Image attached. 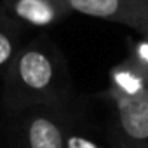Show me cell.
<instances>
[{
    "label": "cell",
    "mask_w": 148,
    "mask_h": 148,
    "mask_svg": "<svg viewBox=\"0 0 148 148\" xmlns=\"http://www.w3.org/2000/svg\"><path fill=\"white\" fill-rule=\"evenodd\" d=\"M2 101L7 112L33 105L70 106L75 101L70 64L45 32L26 40L4 73Z\"/></svg>",
    "instance_id": "1"
},
{
    "label": "cell",
    "mask_w": 148,
    "mask_h": 148,
    "mask_svg": "<svg viewBox=\"0 0 148 148\" xmlns=\"http://www.w3.org/2000/svg\"><path fill=\"white\" fill-rule=\"evenodd\" d=\"M73 106L75 101L70 106L33 105L9 112L21 148H66Z\"/></svg>",
    "instance_id": "2"
},
{
    "label": "cell",
    "mask_w": 148,
    "mask_h": 148,
    "mask_svg": "<svg viewBox=\"0 0 148 148\" xmlns=\"http://www.w3.org/2000/svg\"><path fill=\"white\" fill-rule=\"evenodd\" d=\"M113 106L115 148H148V91L136 98H105Z\"/></svg>",
    "instance_id": "3"
},
{
    "label": "cell",
    "mask_w": 148,
    "mask_h": 148,
    "mask_svg": "<svg viewBox=\"0 0 148 148\" xmlns=\"http://www.w3.org/2000/svg\"><path fill=\"white\" fill-rule=\"evenodd\" d=\"M70 12L103 19L148 35V0H64Z\"/></svg>",
    "instance_id": "4"
},
{
    "label": "cell",
    "mask_w": 148,
    "mask_h": 148,
    "mask_svg": "<svg viewBox=\"0 0 148 148\" xmlns=\"http://www.w3.org/2000/svg\"><path fill=\"white\" fill-rule=\"evenodd\" d=\"M0 7L26 28L38 30L56 26L71 14L64 0H0Z\"/></svg>",
    "instance_id": "5"
},
{
    "label": "cell",
    "mask_w": 148,
    "mask_h": 148,
    "mask_svg": "<svg viewBox=\"0 0 148 148\" xmlns=\"http://www.w3.org/2000/svg\"><path fill=\"white\" fill-rule=\"evenodd\" d=\"M148 91V71L129 56L108 70V87L99 98H136Z\"/></svg>",
    "instance_id": "6"
},
{
    "label": "cell",
    "mask_w": 148,
    "mask_h": 148,
    "mask_svg": "<svg viewBox=\"0 0 148 148\" xmlns=\"http://www.w3.org/2000/svg\"><path fill=\"white\" fill-rule=\"evenodd\" d=\"M26 26L11 18L2 7H0V79L25 45Z\"/></svg>",
    "instance_id": "7"
},
{
    "label": "cell",
    "mask_w": 148,
    "mask_h": 148,
    "mask_svg": "<svg viewBox=\"0 0 148 148\" xmlns=\"http://www.w3.org/2000/svg\"><path fill=\"white\" fill-rule=\"evenodd\" d=\"M127 56L148 71V35L127 38Z\"/></svg>",
    "instance_id": "8"
},
{
    "label": "cell",
    "mask_w": 148,
    "mask_h": 148,
    "mask_svg": "<svg viewBox=\"0 0 148 148\" xmlns=\"http://www.w3.org/2000/svg\"><path fill=\"white\" fill-rule=\"evenodd\" d=\"M66 148H108V146H103L86 136H80V134H75L71 132L68 136V141H66ZM115 148V146H113Z\"/></svg>",
    "instance_id": "9"
}]
</instances>
